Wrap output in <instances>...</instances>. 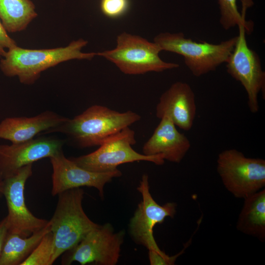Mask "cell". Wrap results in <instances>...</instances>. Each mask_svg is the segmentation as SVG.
Masks as SVG:
<instances>
[{"label": "cell", "instance_id": "6da1fadb", "mask_svg": "<svg viewBox=\"0 0 265 265\" xmlns=\"http://www.w3.org/2000/svg\"><path fill=\"white\" fill-rule=\"evenodd\" d=\"M140 119V115L131 110L120 112L94 105L46 134L63 133L70 143L80 148L100 146Z\"/></svg>", "mask_w": 265, "mask_h": 265}, {"label": "cell", "instance_id": "7a4b0ae2", "mask_svg": "<svg viewBox=\"0 0 265 265\" xmlns=\"http://www.w3.org/2000/svg\"><path fill=\"white\" fill-rule=\"evenodd\" d=\"M88 42L83 39L72 41L66 47L52 49H28L17 45L8 49L0 62L4 75L17 77L24 84L34 83L41 73L72 59L91 60L97 53L82 52Z\"/></svg>", "mask_w": 265, "mask_h": 265}, {"label": "cell", "instance_id": "3957f363", "mask_svg": "<svg viewBox=\"0 0 265 265\" xmlns=\"http://www.w3.org/2000/svg\"><path fill=\"white\" fill-rule=\"evenodd\" d=\"M84 191L80 187L58 194L54 214L50 220L53 238L52 264L62 254L76 246L89 232L99 225L88 218L83 211Z\"/></svg>", "mask_w": 265, "mask_h": 265}, {"label": "cell", "instance_id": "277c9868", "mask_svg": "<svg viewBox=\"0 0 265 265\" xmlns=\"http://www.w3.org/2000/svg\"><path fill=\"white\" fill-rule=\"evenodd\" d=\"M237 38L236 36L215 44L193 41L186 38L182 32H162L154 38V42L161 51L182 55L192 74L199 77L215 71L220 65L226 62Z\"/></svg>", "mask_w": 265, "mask_h": 265}, {"label": "cell", "instance_id": "5b68a950", "mask_svg": "<svg viewBox=\"0 0 265 265\" xmlns=\"http://www.w3.org/2000/svg\"><path fill=\"white\" fill-rule=\"evenodd\" d=\"M161 51L155 42L124 32L117 36L115 49L97 53V55L104 57L114 63L121 72L129 75L160 72L179 67L177 63L162 60L159 56Z\"/></svg>", "mask_w": 265, "mask_h": 265}, {"label": "cell", "instance_id": "8992f818", "mask_svg": "<svg viewBox=\"0 0 265 265\" xmlns=\"http://www.w3.org/2000/svg\"><path fill=\"white\" fill-rule=\"evenodd\" d=\"M136 142L134 131L127 127L104 142L96 151L69 159L83 169L99 173L114 171L121 164L134 161H147L159 165L164 163L161 154L148 156L135 151L132 145Z\"/></svg>", "mask_w": 265, "mask_h": 265}, {"label": "cell", "instance_id": "52a82bcc", "mask_svg": "<svg viewBox=\"0 0 265 265\" xmlns=\"http://www.w3.org/2000/svg\"><path fill=\"white\" fill-rule=\"evenodd\" d=\"M217 171L225 187L237 198L244 199L265 186V159L246 157L235 149L219 154Z\"/></svg>", "mask_w": 265, "mask_h": 265}, {"label": "cell", "instance_id": "ba28073f", "mask_svg": "<svg viewBox=\"0 0 265 265\" xmlns=\"http://www.w3.org/2000/svg\"><path fill=\"white\" fill-rule=\"evenodd\" d=\"M238 26L239 34L234 48L225 63L226 70L244 87L250 111L256 113L259 109V93L262 92L265 97V72L258 54L247 45L246 27L242 25Z\"/></svg>", "mask_w": 265, "mask_h": 265}, {"label": "cell", "instance_id": "9c48e42d", "mask_svg": "<svg viewBox=\"0 0 265 265\" xmlns=\"http://www.w3.org/2000/svg\"><path fill=\"white\" fill-rule=\"evenodd\" d=\"M125 233L115 232L110 223L89 232L76 246L63 253L61 264L115 265L117 264Z\"/></svg>", "mask_w": 265, "mask_h": 265}, {"label": "cell", "instance_id": "30bf717a", "mask_svg": "<svg viewBox=\"0 0 265 265\" xmlns=\"http://www.w3.org/2000/svg\"><path fill=\"white\" fill-rule=\"evenodd\" d=\"M32 165L25 166L13 175L3 179L0 187L8 209L6 218L8 232L24 238L39 231L49 221L35 216L25 201V186L26 180L32 175Z\"/></svg>", "mask_w": 265, "mask_h": 265}, {"label": "cell", "instance_id": "8fae6325", "mask_svg": "<svg viewBox=\"0 0 265 265\" xmlns=\"http://www.w3.org/2000/svg\"><path fill=\"white\" fill-rule=\"evenodd\" d=\"M137 190L141 194L142 200L131 218L130 233L134 241L163 256H167L158 246L153 235V229L158 224L162 223L166 217L173 218L176 212V203L168 202L163 205L158 204L150 192L149 177L142 176Z\"/></svg>", "mask_w": 265, "mask_h": 265}, {"label": "cell", "instance_id": "7c38bea8", "mask_svg": "<svg viewBox=\"0 0 265 265\" xmlns=\"http://www.w3.org/2000/svg\"><path fill=\"white\" fill-rule=\"evenodd\" d=\"M53 167V196L69 189L82 186L94 187L98 189L101 197H104L105 185L114 178L119 177L122 172L115 171L99 173L83 169L70 159L66 158L63 151L50 158Z\"/></svg>", "mask_w": 265, "mask_h": 265}, {"label": "cell", "instance_id": "4fadbf2b", "mask_svg": "<svg viewBox=\"0 0 265 265\" xmlns=\"http://www.w3.org/2000/svg\"><path fill=\"white\" fill-rule=\"evenodd\" d=\"M65 140L53 137H39L19 143L0 145V173L2 180L22 167L62 151Z\"/></svg>", "mask_w": 265, "mask_h": 265}, {"label": "cell", "instance_id": "5bb4252c", "mask_svg": "<svg viewBox=\"0 0 265 265\" xmlns=\"http://www.w3.org/2000/svg\"><path fill=\"white\" fill-rule=\"evenodd\" d=\"M196 114L194 93L186 82L177 81L160 96L156 107V115L160 119L168 115L176 126L188 131L193 126Z\"/></svg>", "mask_w": 265, "mask_h": 265}, {"label": "cell", "instance_id": "9a60e30c", "mask_svg": "<svg viewBox=\"0 0 265 265\" xmlns=\"http://www.w3.org/2000/svg\"><path fill=\"white\" fill-rule=\"evenodd\" d=\"M153 134L142 147L143 154H161L164 160L180 162L190 148L186 136L178 131L171 118L163 115Z\"/></svg>", "mask_w": 265, "mask_h": 265}, {"label": "cell", "instance_id": "2e32d148", "mask_svg": "<svg viewBox=\"0 0 265 265\" xmlns=\"http://www.w3.org/2000/svg\"><path fill=\"white\" fill-rule=\"evenodd\" d=\"M68 118L49 110L31 117H8L0 123V138L8 140L13 144L25 142L38 134H45Z\"/></svg>", "mask_w": 265, "mask_h": 265}, {"label": "cell", "instance_id": "e0dca14e", "mask_svg": "<svg viewBox=\"0 0 265 265\" xmlns=\"http://www.w3.org/2000/svg\"><path fill=\"white\" fill-rule=\"evenodd\" d=\"M236 228L259 240H265V189L244 199Z\"/></svg>", "mask_w": 265, "mask_h": 265}, {"label": "cell", "instance_id": "ac0fdd59", "mask_svg": "<svg viewBox=\"0 0 265 265\" xmlns=\"http://www.w3.org/2000/svg\"><path fill=\"white\" fill-rule=\"evenodd\" d=\"M50 231L49 221L44 228L29 237L24 238L8 232L0 257V265H21Z\"/></svg>", "mask_w": 265, "mask_h": 265}, {"label": "cell", "instance_id": "d6986e66", "mask_svg": "<svg viewBox=\"0 0 265 265\" xmlns=\"http://www.w3.org/2000/svg\"><path fill=\"white\" fill-rule=\"evenodd\" d=\"M37 16L31 0H0V19L8 32L25 30Z\"/></svg>", "mask_w": 265, "mask_h": 265}, {"label": "cell", "instance_id": "ffe728a7", "mask_svg": "<svg viewBox=\"0 0 265 265\" xmlns=\"http://www.w3.org/2000/svg\"><path fill=\"white\" fill-rule=\"evenodd\" d=\"M237 0H218L220 10L219 22L225 30L240 25L244 26L247 33L253 30V25L246 21L245 15L247 8L251 6V0H242V11L240 13L238 8Z\"/></svg>", "mask_w": 265, "mask_h": 265}, {"label": "cell", "instance_id": "44dd1931", "mask_svg": "<svg viewBox=\"0 0 265 265\" xmlns=\"http://www.w3.org/2000/svg\"><path fill=\"white\" fill-rule=\"evenodd\" d=\"M53 248V238L52 232L42 238L36 247L21 265H51Z\"/></svg>", "mask_w": 265, "mask_h": 265}, {"label": "cell", "instance_id": "7402d4cb", "mask_svg": "<svg viewBox=\"0 0 265 265\" xmlns=\"http://www.w3.org/2000/svg\"><path fill=\"white\" fill-rule=\"evenodd\" d=\"M128 7V0H101V9L106 16L115 18L123 15Z\"/></svg>", "mask_w": 265, "mask_h": 265}, {"label": "cell", "instance_id": "603a6c76", "mask_svg": "<svg viewBox=\"0 0 265 265\" xmlns=\"http://www.w3.org/2000/svg\"><path fill=\"white\" fill-rule=\"evenodd\" d=\"M189 242L185 244L184 249L177 254L172 256H163L154 251H148V257L151 265H172L175 264L177 258L184 252Z\"/></svg>", "mask_w": 265, "mask_h": 265}, {"label": "cell", "instance_id": "cb8c5ba5", "mask_svg": "<svg viewBox=\"0 0 265 265\" xmlns=\"http://www.w3.org/2000/svg\"><path fill=\"white\" fill-rule=\"evenodd\" d=\"M16 45L15 41L8 35L0 19V58L3 57L8 49Z\"/></svg>", "mask_w": 265, "mask_h": 265}, {"label": "cell", "instance_id": "d4e9b609", "mask_svg": "<svg viewBox=\"0 0 265 265\" xmlns=\"http://www.w3.org/2000/svg\"><path fill=\"white\" fill-rule=\"evenodd\" d=\"M8 233V229L5 217L0 221V257Z\"/></svg>", "mask_w": 265, "mask_h": 265}, {"label": "cell", "instance_id": "484cf974", "mask_svg": "<svg viewBox=\"0 0 265 265\" xmlns=\"http://www.w3.org/2000/svg\"><path fill=\"white\" fill-rule=\"evenodd\" d=\"M2 181H3V180H2V177L1 176V175H0V187L1 186Z\"/></svg>", "mask_w": 265, "mask_h": 265}, {"label": "cell", "instance_id": "4316f807", "mask_svg": "<svg viewBox=\"0 0 265 265\" xmlns=\"http://www.w3.org/2000/svg\"><path fill=\"white\" fill-rule=\"evenodd\" d=\"M1 194H1V192L0 191V196Z\"/></svg>", "mask_w": 265, "mask_h": 265}]
</instances>
